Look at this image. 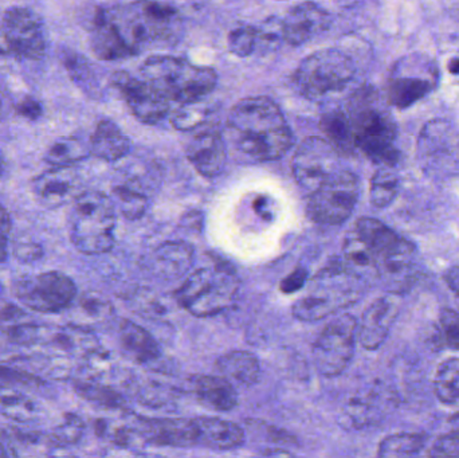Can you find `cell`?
<instances>
[{"mask_svg":"<svg viewBox=\"0 0 459 458\" xmlns=\"http://www.w3.org/2000/svg\"><path fill=\"white\" fill-rule=\"evenodd\" d=\"M0 414L19 423H29L39 417V407L31 396L11 386L0 385Z\"/></svg>","mask_w":459,"mask_h":458,"instance_id":"1f68e13d","label":"cell"},{"mask_svg":"<svg viewBox=\"0 0 459 458\" xmlns=\"http://www.w3.org/2000/svg\"><path fill=\"white\" fill-rule=\"evenodd\" d=\"M110 82L121 93L134 117L144 124H158L168 116L171 101L144 79H137L126 72H115Z\"/></svg>","mask_w":459,"mask_h":458,"instance_id":"2e32d148","label":"cell"},{"mask_svg":"<svg viewBox=\"0 0 459 458\" xmlns=\"http://www.w3.org/2000/svg\"><path fill=\"white\" fill-rule=\"evenodd\" d=\"M91 155L105 160L117 162L131 151V140L112 120H101L90 139Z\"/></svg>","mask_w":459,"mask_h":458,"instance_id":"4316f807","label":"cell"},{"mask_svg":"<svg viewBox=\"0 0 459 458\" xmlns=\"http://www.w3.org/2000/svg\"><path fill=\"white\" fill-rule=\"evenodd\" d=\"M207 119H208V106L203 103V100L192 101V103L180 104L179 108L171 116V124L174 130L191 132L206 124Z\"/></svg>","mask_w":459,"mask_h":458,"instance_id":"ab89813d","label":"cell"},{"mask_svg":"<svg viewBox=\"0 0 459 458\" xmlns=\"http://www.w3.org/2000/svg\"><path fill=\"white\" fill-rule=\"evenodd\" d=\"M11 232H13V219L8 211L0 205V264L7 261Z\"/></svg>","mask_w":459,"mask_h":458,"instance_id":"7dc6e473","label":"cell"},{"mask_svg":"<svg viewBox=\"0 0 459 458\" xmlns=\"http://www.w3.org/2000/svg\"><path fill=\"white\" fill-rule=\"evenodd\" d=\"M448 72H450L451 74H459V58H453V60H450V63H448Z\"/></svg>","mask_w":459,"mask_h":458,"instance_id":"9f6ffc18","label":"cell"},{"mask_svg":"<svg viewBox=\"0 0 459 458\" xmlns=\"http://www.w3.org/2000/svg\"><path fill=\"white\" fill-rule=\"evenodd\" d=\"M439 327L443 343L451 350H459V312L451 308H442Z\"/></svg>","mask_w":459,"mask_h":458,"instance_id":"7bdbcfd3","label":"cell"},{"mask_svg":"<svg viewBox=\"0 0 459 458\" xmlns=\"http://www.w3.org/2000/svg\"><path fill=\"white\" fill-rule=\"evenodd\" d=\"M90 47L102 61L132 57L106 9L97 10L90 29Z\"/></svg>","mask_w":459,"mask_h":458,"instance_id":"cb8c5ba5","label":"cell"},{"mask_svg":"<svg viewBox=\"0 0 459 458\" xmlns=\"http://www.w3.org/2000/svg\"><path fill=\"white\" fill-rule=\"evenodd\" d=\"M78 176L72 167H53L32 182L35 199L46 208H58L78 195Z\"/></svg>","mask_w":459,"mask_h":458,"instance_id":"7402d4cb","label":"cell"},{"mask_svg":"<svg viewBox=\"0 0 459 458\" xmlns=\"http://www.w3.org/2000/svg\"><path fill=\"white\" fill-rule=\"evenodd\" d=\"M10 55L7 44H5L4 34H3L2 15H0V55Z\"/></svg>","mask_w":459,"mask_h":458,"instance_id":"f5cc1de1","label":"cell"},{"mask_svg":"<svg viewBox=\"0 0 459 458\" xmlns=\"http://www.w3.org/2000/svg\"><path fill=\"white\" fill-rule=\"evenodd\" d=\"M7 160H5L4 154H3L2 151H0V179H3L5 175H7Z\"/></svg>","mask_w":459,"mask_h":458,"instance_id":"11a10c76","label":"cell"},{"mask_svg":"<svg viewBox=\"0 0 459 458\" xmlns=\"http://www.w3.org/2000/svg\"><path fill=\"white\" fill-rule=\"evenodd\" d=\"M262 38L259 29L252 26H241L228 36V49L239 58H247L257 50L258 42Z\"/></svg>","mask_w":459,"mask_h":458,"instance_id":"b9f144b4","label":"cell"},{"mask_svg":"<svg viewBox=\"0 0 459 458\" xmlns=\"http://www.w3.org/2000/svg\"><path fill=\"white\" fill-rule=\"evenodd\" d=\"M220 375L238 383L242 387H251L259 382L262 369L257 356L247 351H230L217 360Z\"/></svg>","mask_w":459,"mask_h":458,"instance_id":"f1b7e54d","label":"cell"},{"mask_svg":"<svg viewBox=\"0 0 459 458\" xmlns=\"http://www.w3.org/2000/svg\"><path fill=\"white\" fill-rule=\"evenodd\" d=\"M357 342V320L349 313L332 318L322 328L313 344V360L317 371L327 377L343 374L354 355Z\"/></svg>","mask_w":459,"mask_h":458,"instance_id":"7c38bea8","label":"cell"},{"mask_svg":"<svg viewBox=\"0 0 459 458\" xmlns=\"http://www.w3.org/2000/svg\"><path fill=\"white\" fill-rule=\"evenodd\" d=\"M113 198L115 208L129 221L141 218L149 205L147 195L140 190L137 182H125L113 187Z\"/></svg>","mask_w":459,"mask_h":458,"instance_id":"8d00e7d4","label":"cell"},{"mask_svg":"<svg viewBox=\"0 0 459 458\" xmlns=\"http://www.w3.org/2000/svg\"><path fill=\"white\" fill-rule=\"evenodd\" d=\"M346 114L356 149L376 165L396 167L400 160L396 123L378 93L370 87L360 88L349 98Z\"/></svg>","mask_w":459,"mask_h":458,"instance_id":"7a4b0ae2","label":"cell"},{"mask_svg":"<svg viewBox=\"0 0 459 458\" xmlns=\"http://www.w3.org/2000/svg\"><path fill=\"white\" fill-rule=\"evenodd\" d=\"M77 308L81 315H85L90 320L96 321L104 320L112 310V307L105 300L96 296L81 297Z\"/></svg>","mask_w":459,"mask_h":458,"instance_id":"ee69618b","label":"cell"},{"mask_svg":"<svg viewBox=\"0 0 459 458\" xmlns=\"http://www.w3.org/2000/svg\"><path fill=\"white\" fill-rule=\"evenodd\" d=\"M74 387L78 395L99 406L107 409H121L123 406V395L109 386L101 385L94 380H80L75 382Z\"/></svg>","mask_w":459,"mask_h":458,"instance_id":"f35d334b","label":"cell"},{"mask_svg":"<svg viewBox=\"0 0 459 458\" xmlns=\"http://www.w3.org/2000/svg\"><path fill=\"white\" fill-rule=\"evenodd\" d=\"M361 296L360 275L345 262L333 264L314 278L313 291L293 305V315L301 321H317L353 304Z\"/></svg>","mask_w":459,"mask_h":458,"instance_id":"52a82bcc","label":"cell"},{"mask_svg":"<svg viewBox=\"0 0 459 458\" xmlns=\"http://www.w3.org/2000/svg\"><path fill=\"white\" fill-rule=\"evenodd\" d=\"M13 254L18 261L30 264L43 257V248L40 243L32 240H16L13 246Z\"/></svg>","mask_w":459,"mask_h":458,"instance_id":"bcb514c9","label":"cell"},{"mask_svg":"<svg viewBox=\"0 0 459 458\" xmlns=\"http://www.w3.org/2000/svg\"><path fill=\"white\" fill-rule=\"evenodd\" d=\"M85 422L80 415L67 412L54 428L50 438L53 439L56 447L72 446L81 441L85 433Z\"/></svg>","mask_w":459,"mask_h":458,"instance_id":"60d3db41","label":"cell"},{"mask_svg":"<svg viewBox=\"0 0 459 458\" xmlns=\"http://www.w3.org/2000/svg\"><path fill=\"white\" fill-rule=\"evenodd\" d=\"M0 292H2V288H0Z\"/></svg>","mask_w":459,"mask_h":458,"instance_id":"680465c9","label":"cell"},{"mask_svg":"<svg viewBox=\"0 0 459 458\" xmlns=\"http://www.w3.org/2000/svg\"><path fill=\"white\" fill-rule=\"evenodd\" d=\"M448 12L459 20V0H448Z\"/></svg>","mask_w":459,"mask_h":458,"instance_id":"db71d44e","label":"cell"},{"mask_svg":"<svg viewBox=\"0 0 459 458\" xmlns=\"http://www.w3.org/2000/svg\"><path fill=\"white\" fill-rule=\"evenodd\" d=\"M141 79L168 101L187 104L204 100L217 84L214 69L172 55H152L140 68Z\"/></svg>","mask_w":459,"mask_h":458,"instance_id":"277c9868","label":"cell"},{"mask_svg":"<svg viewBox=\"0 0 459 458\" xmlns=\"http://www.w3.org/2000/svg\"><path fill=\"white\" fill-rule=\"evenodd\" d=\"M3 34L10 55L40 61L47 53V33L42 18L27 7H11L2 14Z\"/></svg>","mask_w":459,"mask_h":458,"instance_id":"5bb4252c","label":"cell"},{"mask_svg":"<svg viewBox=\"0 0 459 458\" xmlns=\"http://www.w3.org/2000/svg\"><path fill=\"white\" fill-rule=\"evenodd\" d=\"M319 128L324 133V138L340 154H352L356 149L351 123H349L348 114L343 109H329L322 114Z\"/></svg>","mask_w":459,"mask_h":458,"instance_id":"4dcf8cb0","label":"cell"},{"mask_svg":"<svg viewBox=\"0 0 459 458\" xmlns=\"http://www.w3.org/2000/svg\"><path fill=\"white\" fill-rule=\"evenodd\" d=\"M354 64L343 50L321 49L298 65L293 81L306 98H319L340 92L353 80Z\"/></svg>","mask_w":459,"mask_h":458,"instance_id":"ba28073f","label":"cell"},{"mask_svg":"<svg viewBox=\"0 0 459 458\" xmlns=\"http://www.w3.org/2000/svg\"><path fill=\"white\" fill-rule=\"evenodd\" d=\"M77 286L61 272L27 276L16 281L13 294L30 310L40 313H58L70 308L77 299Z\"/></svg>","mask_w":459,"mask_h":458,"instance_id":"4fadbf2b","label":"cell"},{"mask_svg":"<svg viewBox=\"0 0 459 458\" xmlns=\"http://www.w3.org/2000/svg\"><path fill=\"white\" fill-rule=\"evenodd\" d=\"M118 339L123 352L137 363H150L160 358V345L155 337L133 321L123 320Z\"/></svg>","mask_w":459,"mask_h":458,"instance_id":"83f0119b","label":"cell"},{"mask_svg":"<svg viewBox=\"0 0 459 458\" xmlns=\"http://www.w3.org/2000/svg\"><path fill=\"white\" fill-rule=\"evenodd\" d=\"M123 44L132 55L155 47H166L182 33L179 12L156 0H139L123 9H110Z\"/></svg>","mask_w":459,"mask_h":458,"instance_id":"3957f363","label":"cell"},{"mask_svg":"<svg viewBox=\"0 0 459 458\" xmlns=\"http://www.w3.org/2000/svg\"><path fill=\"white\" fill-rule=\"evenodd\" d=\"M0 380H10V382L21 383V385H39L40 383V380L34 375L5 366H0Z\"/></svg>","mask_w":459,"mask_h":458,"instance_id":"681fc988","label":"cell"},{"mask_svg":"<svg viewBox=\"0 0 459 458\" xmlns=\"http://www.w3.org/2000/svg\"><path fill=\"white\" fill-rule=\"evenodd\" d=\"M432 457H459V430L440 437L429 450Z\"/></svg>","mask_w":459,"mask_h":458,"instance_id":"f6af8a7d","label":"cell"},{"mask_svg":"<svg viewBox=\"0 0 459 458\" xmlns=\"http://www.w3.org/2000/svg\"><path fill=\"white\" fill-rule=\"evenodd\" d=\"M225 135L238 154L258 163L281 159L294 144L281 108L265 96L236 103L228 114Z\"/></svg>","mask_w":459,"mask_h":458,"instance_id":"6da1fadb","label":"cell"},{"mask_svg":"<svg viewBox=\"0 0 459 458\" xmlns=\"http://www.w3.org/2000/svg\"><path fill=\"white\" fill-rule=\"evenodd\" d=\"M137 431L156 446L191 447L198 445L195 418H140Z\"/></svg>","mask_w":459,"mask_h":458,"instance_id":"ac0fdd59","label":"cell"},{"mask_svg":"<svg viewBox=\"0 0 459 458\" xmlns=\"http://www.w3.org/2000/svg\"><path fill=\"white\" fill-rule=\"evenodd\" d=\"M191 386L198 401L215 411H230L238 404V391L223 375H195Z\"/></svg>","mask_w":459,"mask_h":458,"instance_id":"484cf974","label":"cell"},{"mask_svg":"<svg viewBox=\"0 0 459 458\" xmlns=\"http://www.w3.org/2000/svg\"><path fill=\"white\" fill-rule=\"evenodd\" d=\"M434 394L447 406L459 404V358L446 359L434 377Z\"/></svg>","mask_w":459,"mask_h":458,"instance_id":"d590c367","label":"cell"},{"mask_svg":"<svg viewBox=\"0 0 459 458\" xmlns=\"http://www.w3.org/2000/svg\"><path fill=\"white\" fill-rule=\"evenodd\" d=\"M443 280H445L446 285L450 289L459 307V265L446 269L443 273Z\"/></svg>","mask_w":459,"mask_h":458,"instance_id":"816d5d0a","label":"cell"},{"mask_svg":"<svg viewBox=\"0 0 459 458\" xmlns=\"http://www.w3.org/2000/svg\"><path fill=\"white\" fill-rule=\"evenodd\" d=\"M388 398L383 391H365L360 395L353 396L345 407V417L353 428H365L375 425L384 417V403H388Z\"/></svg>","mask_w":459,"mask_h":458,"instance_id":"f546056e","label":"cell"},{"mask_svg":"<svg viewBox=\"0 0 459 458\" xmlns=\"http://www.w3.org/2000/svg\"><path fill=\"white\" fill-rule=\"evenodd\" d=\"M426 442V434H392L378 444V455L383 458L413 457L424 449Z\"/></svg>","mask_w":459,"mask_h":458,"instance_id":"74e56055","label":"cell"},{"mask_svg":"<svg viewBox=\"0 0 459 458\" xmlns=\"http://www.w3.org/2000/svg\"><path fill=\"white\" fill-rule=\"evenodd\" d=\"M115 222L112 198L99 191L81 192L69 213L70 240L88 256L107 253L115 246Z\"/></svg>","mask_w":459,"mask_h":458,"instance_id":"5b68a950","label":"cell"},{"mask_svg":"<svg viewBox=\"0 0 459 458\" xmlns=\"http://www.w3.org/2000/svg\"><path fill=\"white\" fill-rule=\"evenodd\" d=\"M192 246L183 241H168L161 243L152 254L150 267L157 277L172 281L190 272L193 264Z\"/></svg>","mask_w":459,"mask_h":458,"instance_id":"d4e9b609","label":"cell"},{"mask_svg":"<svg viewBox=\"0 0 459 458\" xmlns=\"http://www.w3.org/2000/svg\"><path fill=\"white\" fill-rule=\"evenodd\" d=\"M15 112L23 119L37 122L43 116V106L37 98L27 96L16 104Z\"/></svg>","mask_w":459,"mask_h":458,"instance_id":"c3c4849f","label":"cell"},{"mask_svg":"<svg viewBox=\"0 0 459 458\" xmlns=\"http://www.w3.org/2000/svg\"><path fill=\"white\" fill-rule=\"evenodd\" d=\"M354 233L372 254L373 259H375V267L378 262L389 259V257L416 250V246L412 242L397 234L384 222L370 218V216H362V218L357 219Z\"/></svg>","mask_w":459,"mask_h":458,"instance_id":"ffe728a7","label":"cell"},{"mask_svg":"<svg viewBox=\"0 0 459 458\" xmlns=\"http://www.w3.org/2000/svg\"><path fill=\"white\" fill-rule=\"evenodd\" d=\"M359 198V178L351 171L337 170L309 194L306 214L316 224L337 226L351 218Z\"/></svg>","mask_w":459,"mask_h":458,"instance_id":"30bf717a","label":"cell"},{"mask_svg":"<svg viewBox=\"0 0 459 458\" xmlns=\"http://www.w3.org/2000/svg\"><path fill=\"white\" fill-rule=\"evenodd\" d=\"M396 301L391 297H380L368 305L357 323V340L362 348L376 351L383 345L397 316Z\"/></svg>","mask_w":459,"mask_h":458,"instance_id":"44dd1931","label":"cell"},{"mask_svg":"<svg viewBox=\"0 0 459 458\" xmlns=\"http://www.w3.org/2000/svg\"><path fill=\"white\" fill-rule=\"evenodd\" d=\"M241 281L227 264H214L195 270L184 281L176 299L195 318H211L231 307L238 297Z\"/></svg>","mask_w":459,"mask_h":458,"instance_id":"8992f818","label":"cell"},{"mask_svg":"<svg viewBox=\"0 0 459 458\" xmlns=\"http://www.w3.org/2000/svg\"><path fill=\"white\" fill-rule=\"evenodd\" d=\"M340 152L325 138L310 136L298 146L293 157V175L308 194L316 191L335 171Z\"/></svg>","mask_w":459,"mask_h":458,"instance_id":"9a60e30c","label":"cell"},{"mask_svg":"<svg viewBox=\"0 0 459 458\" xmlns=\"http://www.w3.org/2000/svg\"><path fill=\"white\" fill-rule=\"evenodd\" d=\"M306 276H308L306 270H295L292 275L287 276L286 280L282 283V291H284L285 293H293V292L302 288V286L305 285Z\"/></svg>","mask_w":459,"mask_h":458,"instance_id":"f907efd6","label":"cell"},{"mask_svg":"<svg viewBox=\"0 0 459 458\" xmlns=\"http://www.w3.org/2000/svg\"><path fill=\"white\" fill-rule=\"evenodd\" d=\"M330 17L313 2L292 7L281 23V36L286 44L301 47L329 29Z\"/></svg>","mask_w":459,"mask_h":458,"instance_id":"d6986e66","label":"cell"},{"mask_svg":"<svg viewBox=\"0 0 459 458\" xmlns=\"http://www.w3.org/2000/svg\"><path fill=\"white\" fill-rule=\"evenodd\" d=\"M416 162L421 173L434 181L459 175V128L435 119L421 128L416 141Z\"/></svg>","mask_w":459,"mask_h":458,"instance_id":"9c48e42d","label":"cell"},{"mask_svg":"<svg viewBox=\"0 0 459 458\" xmlns=\"http://www.w3.org/2000/svg\"><path fill=\"white\" fill-rule=\"evenodd\" d=\"M8 453L5 452L4 450V447L2 446V445H0V457H4V455H7Z\"/></svg>","mask_w":459,"mask_h":458,"instance_id":"6f0895ef","label":"cell"},{"mask_svg":"<svg viewBox=\"0 0 459 458\" xmlns=\"http://www.w3.org/2000/svg\"><path fill=\"white\" fill-rule=\"evenodd\" d=\"M185 157L204 178H215L225 170L227 163V143L215 128L198 131L185 146Z\"/></svg>","mask_w":459,"mask_h":458,"instance_id":"e0dca14e","label":"cell"},{"mask_svg":"<svg viewBox=\"0 0 459 458\" xmlns=\"http://www.w3.org/2000/svg\"><path fill=\"white\" fill-rule=\"evenodd\" d=\"M90 147L77 138H59L48 147L43 160L51 167H72L75 163L88 159Z\"/></svg>","mask_w":459,"mask_h":458,"instance_id":"d6a6232c","label":"cell"},{"mask_svg":"<svg viewBox=\"0 0 459 458\" xmlns=\"http://www.w3.org/2000/svg\"><path fill=\"white\" fill-rule=\"evenodd\" d=\"M195 422L199 446L225 452L238 449L246 442V433L238 423L214 417H198Z\"/></svg>","mask_w":459,"mask_h":458,"instance_id":"603a6c76","label":"cell"},{"mask_svg":"<svg viewBox=\"0 0 459 458\" xmlns=\"http://www.w3.org/2000/svg\"><path fill=\"white\" fill-rule=\"evenodd\" d=\"M439 84V71L431 58L410 55L395 64L387 81V103L407 109L429 96Z\"/></svg>","mask_w":459,"mask_h":458,"instance_id":"8fae6325","label":"cell"},{"mask_svg":"<svg viewBox=\"0 0 459 458\" xmlns=\"http://www.w3.org/2000/svg\"><path fill=\"white\" fill-rule=\"evenodd\" d=\"M400 191V178L395 167L380 165L370 179V200L376 208H386L396 199Z\"/></svg>","mask_w":459,"mask_h":458,"instance_id":"e575fe53","label":"cell"},{"mask_svg":"<svg viewBox=\"0 0 459 458\" xmlns=\"http://www.w3.org/2000/svg\"><path fill=\"white\" fill-rule=\"evenodd\" d=\"M62 63L72 81L82 89L83 93L90 98H98L99 82L97 80L96 72L93 65L82 55H78L72 50H64L62 53Z\"/></svg>","mask_w":459,"mask_h":458,"instance_id":"836d02e7","label":"cell"}]
</instances>
